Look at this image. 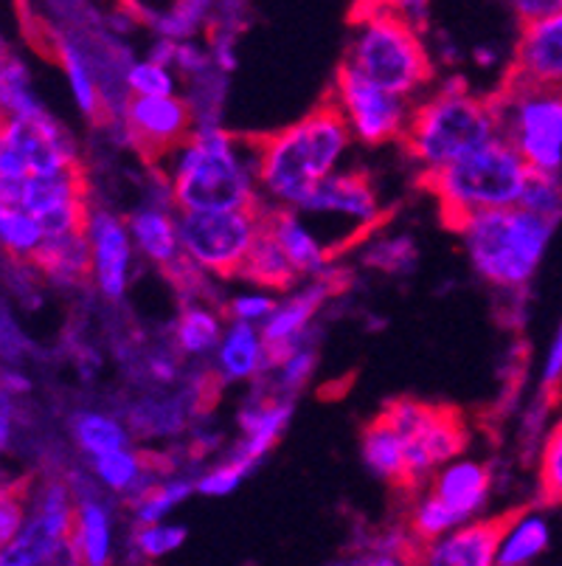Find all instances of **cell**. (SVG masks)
<instances>
[{"label": "cell", "mask_w": 562, "mask_h": 566, "mask_svg": "<svg viewBox=\"0 0 562 566\" xmlns=\"http://www.w3.org/2000/svg\"><path fill=\"white\" fill-rule=\"evenodd\" d=\"M549 544L551 524L545 513L534 511V507L515 513V516L501 518L495 566H534L545 555Z\"/></svg>", "instance_id": "d4e9b609"}, {"label": "cell", "mask_w": 562, "mask_h": 566, "mask_svg": "<svg viewBox=\"0 0 562 566\" xmlns=\"http://www.w3.org/2000/svg\"><path fill=\"white\" fill-rule=\"evenodd\" d=\"M209 54H211V63L220 74H231L240 63V56H236V43L229 38V34H211V43H209Z\"/></svg>", "instance_id": "7dc6e473"}, {"label": "cell", "mask_w": 562, "mask_h": 566, "mask_svg": "<svg viewBox=\"0 0 562 566\" xmlns=\"http://www.w3.org/2000/svg\"><path fill=\"white\" fill-rule=\"evenodd\" d=\"M347 566H416L414 558L409 553H400V549H378V553H369L363 558H354Z\"/></svg>", "instance_id": "681fc988"}, {"label": "cell", "mask_w": 562, "mask_h": 566, "mask_svg": "<svg viewBox=\"0 0 562 566\" xmlns=\"http://www.w3.org/2000/svg\"><path fill=\"white\" fill-rule=\"evenodd\" d=\"M296 212L307 218V223L332 251L335 245L352 243L354 237L374 229L383 214V203L374 184L363 172L343 167L309 195Z\"/></svg>", "instance_id": "30bf717a"}, {"label": "cell", "mask_w": 562, "mask_h": 566, "mask_svg": "<svg viewBox=\"0 0 562 566\" xmlns=\"http://www.w3.org/2000/svg\"><path fill=\"white\" fill-rule=\"evenodd\" d=\"M0 209H23V181L0 178Z\"/></svg>", "instance_id": "816d5d0a"}, {"label": "cell", "mask_w": 562, "mask_h": 566, "mask_svg": "<svg viewBox=\"0 0 562 566\" xmlns=\"http://www.w3.org/2000/svg\"><path fill=\"white\" fill-rule=\"evenodd\" d=\"M509 76L529 85L562 91V9L538 23L520 25Z\"/></svg>", "instance_id": "2e32d148"}, {"label": "cell", "mask_w": 562, "mask_h": 566, "mask_svg": "<svg viewBox=\"0 0 562 566\" xmlns=\"http://www.w3.org/2000/svg\"><path fill=\"white\" fill-rule=\"evenodd\" d=\"M383 417L405 440V465H409L405 485L409 488H427L436 471L464 457L467 429L456 411L420 403V400H394L385 406Z\"/></svg>", "instance_id": "9c48e42d"}, {"label": "cell", "mask_w": 562, "mask_h": 566, "mask_svg": "<svg viewBox=\"0 0 562 566\" xmlns=\"http://www.w3.org/2000/svg\"><path fill=\"white\" fill-rule=\"evenodd\" d=\"M240 280L247 282L251 287H262V291H287L298 282L296 268L290 265V260L285 256V251L278 249V243L267 234V229L262 231L256 245L247 254L245 265L240 271Z\"/></svg>", "instance_id": "4dcf8cb0"}, {"label": "cell", "mask_w": 562, "mask_h": 566, "mask_svg": "<svg viewBox=\"0 0 562 566\" xmlns=\"http://www.w3.org/2000/svg\"><path fill=\"white\" fill-rule=\"evenodd\" d=\"M180 249L183 260L205 276H240L247 254L265 231V209H240V212L180 214Z\"/></svg>", "instance_id": "ba28073f"}, {"label": "cell", "mask_w": 562, "mask_h": 566, "mask_svg": "<svg viewBox=\"0 0 562 566\" xmlns=\"http://www.w3.org/2000/svg\"><path fill=\"white\" fill-rule=\"evenodd\" d=\"M23 209L38 220L45 240L85 234L91 203L82 167L56 175H31L23 181Z\"/></svg>", "instance_id": "5bb4252c"}, {"label": "cell", "mask_w": 562, "mask_h": 566, "mask_svg": "<svg viewBox=\"0 0 562 566\" xmlns=\"http://www.w3.org/2000/svg\"><path fill=\"white\" fill-rule=\"evenodd\" d=\"M352 142V133L329 102L285 130L256 138L262 206L301 209L309 195L343 169Z\"/></svg>", "instance_id": "7a4b0ae2"}, {"label": "cell", "mask_w": 562, "mask_h": 566, "mask_svg": "<svg viewBox=\"0 0 562 566\" xmlns=\"http://www.w3.org/2000/svg\"><path fill=\"white\" fill-rule=\"evenodd\" d=\"M149 375H152L155 380H161V384H172L174 378H178V361H174V355L169 353H155L152 358H149Z\"/></svg>", "instance_id": "f907efd6"}, {"label": "cell", "mask_w": 562, "mask_h": 566, "mask_svg": "<svg viewBox=\"0 0 562 566\" xmlns=\"http://www.w3.org/2000/svg\"><path fill=\"white\" fill-rule=\"evenodd\" d=\"M538 488L545 504H562V415L549 426L540 442Z\"/></svg>", "instance_id": "ab89813d"}, {"label": "cell", "mask_w": 562, "mask_h": 566, "mask_svg": "<svg viewBox=\"0 0 562 566\" xmlns=\"http://www.w3.org/2000/svg\"><path fill=\"white\" fill-rule=\"evenodd\" d=\"M560 9L562 0H518V3H512V12L520 25L538 23V20L549 18V14L560 12Z\"/></svg>", "instance_id": "c3c4849f"}, {"label": "cell", "mask_w": 562, "mask_h": 566, "mask_svg": "<svg viewBox=\"0 0 562 566\" xmlns=\"http://www.w3.org/2000/svg\"><path fill=\"white\" fill-rule=\"evenodd\" d=\"M520 209L532 212L534 218L545 220L551 226H560L562 220V178L560 175H534L526 184V192L520 198Z\"/></svg>", "instance_id": "60d3db41"}, {"label": "cell", "mask_w": 562, "mask_h": 566, "mask_svg": "<svg viewBox=\"0 0 562 566\" xmlns=\"http://www.w3.org/2000/svg\"><path fill=\"white\" fill-rule=\"evenodd\" d=\"M127 229H130L136 254L158 268L172 271L183 260L178 229V209L172 198L149 200L127 214Z\"/></svg>", "instance_id": "44dd1931"}, {"label": "cell", "mask_w": 562, "mask_h": 566, "mask_svg": "<svg viewBox=\"0 0 562 566\" xmlns=\"http://www.w3.org/2000/svg\"><path fill=\"white\" fill-rule=\"evenodd\" d=\"M271 369V349L259 327L231 324L214 353V373L225 384H247V380L267 378Z\"/></svg>", "instance_id": "603a6c76"}, {"label": "cell", "mask_w": 562, "mask_h": 566, "mask_svg": "<svg viewBox=\"0 0 562 566\" xmlns=\"http://www.w3.org/2000/svg\"><path fill=\"white\" fill-rule=\"evenodd\" d=\"M149 18H144L147 23H152L155 34L161 40H172V43H185V40H194L198 32L211 20L214 7L211 3H174V7L147 9Z\"/></svg>", "instance_id": "e575fe53"}, {"label": "cell", "mask_w": 562, "mask_h": 566, "mask_svg": "<svg viewBox=\"0 0 562 566\" xmlns=\"http://www.w3.org/2000/svg\"><path fill=\"white\" fill-rule=\"evenodd\" d=\"M71 544L79 553L82 566H110L116 555V518L110 504L96 493L76 496V516Z\"/></svg>", "instance_id": "cb8c5ba5"}, {"label": "cell", "mask_w": 562, "mask_h": 566, "mask_svg": "<svg viewBox=\"0 0 562 566\" xmlns=\"http://www.w3.org/2000/svg\"><path fill=\"white\" fill-rule=\"evenodd\" d=\"M113 122H118L130 147L155 161H163L194 133V113L183 94L161 96V99L130 96Z\"/></svg>", "instance_id": "4fadbf2b"}, {"label": "cell", "mask_w": 562, "mask_h": 566, "mask_svg": "<svg viewBox=\"0 0 562 566\" xmlns=\"http://www.w3.org/2000/svg\"><path fill=\"white\" fill-rule=\"evenodd\" d=\"M293 398L276 395L267 389L262 398H247V403L236 411V426H240V442H236L234 457L256 468L262 457L276 449V442L285 434L293 417Z\"/></svg>", "instance_id": "ffe728a7"}, {"label": "cell", "mask_w": 562, "mask_h": 566, "mask_svg": "<svg viewBox=\"0 0 562 566\" xmlns=\"http://www.w3.org/2000/svg\"><path fill=\"white\" fill-rule=\"evenodd\" d=\"M501 518H476L414 549L416 566H495Z\"/></svg>", "instance_id": "e0dca14e"}, {"label": "cell", "mask_w": 562, "mask_h": 566, "mask_svg": "<svg viewBox=\"0 0 562 566\" xmlns=\"http://www.w3.org/2000/svg\"><path fill=\"white\" fill-rule=\"evenodd\" d=\"M124 87L127 96L136 99H161V96H178L180 94V76L172 69L152 60H132L127 74H124Z\"/></svg>", "instance_id": "f35d334b"}, {"label": "cell", "mask_w": 562, "mask_h": 566, "mask_svg": "<svg viewBox=\"0 0 562 566\" xmlns=\"http://www.w3.org/2000/svg\"><path fill=\"white\" fill-rule=\"evenodd\" d=\"M43 105L31 94L29 69L18 56L0 54V116L9 118H38L43 116Z\"/></svg>", "instance_id": "836d02e7"}, {"label": "cell", "mask_w": 562, "mask_h": 566, "mask_svg": "<svg viewBox=\"0 0 562 566\" xmlns=\"http://www.w3.org/2000/svg\"><path fill=\"white\" fill-rule=\"evenodd\" d=\"M85 237L91 249V282L105 300H124L138 256L127 220L110 209H91Z\"/></svg>", "instance_id": "9a60e30c"}, {"label": "cell", "mask_w": 562, "mask_h": 566, "mask_svg": "<svg viewBox=\"0 0 562 566\" xmlns=\"http://www.w3.org/2000/svg\"><path fill=\"white\" fill-rule=\"evenodd\" d=\"M198 493V485L189 476L169 473V476H152L136 496L130 499V511L136 524H158L169 522L180 504Z\"/></svg>", "instance_id": "f1b7e54d"}, {"label": "cell", "mask_w": 562, "mask_h": 566, "mask_svg": "<svg viewBox=\"0 0 562 566\" xmlns=\"http://www.w3.org/2000/svg\"><path fill=\"white\" fill-rule=\"evenodd\" d=\"M185 544V527L178 522H158V524H138L132 533V547L141 558L161 560L167 555L178 553Z\"/></svg>", "instance_id": "b9f144b4"}, {"label": "cell", "mask_w": 562, "mask_h": 566, "mask_svg": "<svg viewBox=\"0 0 562 566\" xmlns=\"http://www.w3.org/2000/svg\"><path fill=\"white\" fill-rule=\"evenodd\" d=\"M329 287L332 285L321 276V280H309L304 287L290 291L285 300H278L276 311L262 327V336H265L267 349H271V361L278 355L290 353L298 344L309 342V327H312L318 311L327 302Z\"/></svg>", "instance_id": "d6986e66"}, {"label": "cell", "mask_w": 562, "mask_h": 566, "mask_svg": "<svg viewBox=\"0 0 562 566\" xmlns=\"http://www.w3.org/2000/svg\"><path fill=\"white\" fill-rule=\"evenodd\" d=\"M71 431H74L76 446L91 460L118 449H130V426H124L116 415H107V411H76Z\"/></svg>", "instance_id": "d6a6232c"}, {"label": "cell", "mask_w": 562, "mask_h": 566, "mask_svg": "<svg viewBox=\"0 0 562 566\" xmlns=\"http://www.w3.org/2000/svg\"><path fill=\"white\" fill-rule=\"evenodd\" d=\"M329 105L343 118L354 142L378 147V144L405 138L416 102L402 99V96L360 76L358 71L340 65L332 94H329Z\"/></svg>", "instance_id": "8fae6325"}, {"label": "cell", "mask_w": 562, "mask_h": 566, "mask_svg": "<svg viewBox=\"0 0 562 566\" xmlns=\"http://www.w3.org/2000/svg\"><path fill=\"white\" fill-rule=\"evenodd\" d=\"M529 178L532 169L526 167L523 158L507 142L495 138L473 156L425 178V184L439 200L442 218L458 229L478 214L520 206Z\"/></svg>", "instance_id": "8992f818"}, {"label": "cell", "mask_w": 562, "mask_h": 566, "mask_svg": "<svg viewBox=\"0 0 562 566\" xmlns=\"http://www.w3.org/2000/svg\"><path fill=\"white\" fill-rule=\"evenodd\" d=\"M51 43H54V54L60 60L62 71L68 76L71 94H74L79 111L87 118H105V99H102V87L96 82V74H93L91 56L82 51V45H76L68 38H56Z\"/></svg>", "instance_id": "f546056e"}, {"label": "cell", "mask_w": 562, "mask_h": 566, "mask_svg": "<svg viewBox=\"0 0 562 566\" xmlns=\"http://www.w3.org/2000/svg\"><path fill=\"white\" fill-rule=\"evenodd\" d=\"M498 138L492 99L473 94L467 82H442L414 105L405 147L425 178L439 175Z\"/></svg>", "instance_id": "3957f363"}, {"label": "cell", "mask_w": 562, "mask_h": 566, "mask_svg": "<svg viewBox=\"0 0 562 566\" xmlns=\"http://www.w3.org/2000/svg\"><path fill=\"white\" fill-rule=\"evenodd\" d=\"M498 138L507 142L534 175L562 178V91L509 76L492 96Z\"/></svg>", "instance_id": "52a82bcc"}, {"label": "cell", "mask_w": 562, "mask_h": 566, "mask_svg": "<svg viewBox=\"0 0 562 566\" xmlns=\"http://www.w3.org/2000/svg\"><path fill=\"white\" fill-rule=\"evenodd\" d=\"M225 313L209 302H189L174 322V349L185 358H214L216 347L225 336Z\"/></svg>", "instance_id": "484cf974"}, {"label": "cell", "mask_w": 562, "mask_h": 566, "mask_svg": "<svg viewBox=\"0 0 562 566\" xmlns=\"http://www.w3.org/2000/svg\"><path fill=\"white\" fill-rule=\"evenodd\" d=\"M31 511V491L29 480L9 482L0 491V553L23 533Z\"/></svg>", "instance_id": "ee69618b"}, {"label": "cell", "mask_w": 562, "mask_h": 566, "mask_svg": "<svg viewBox=\"0 0 562 566\" xmlns=\"http://www.w3.org/2000/svg\"><path fill=\"white\" fill-rule=\"evenodd\" d=\"M12 411H0V449H7L12 440Z\"/></svg>", "instance_id": "f5cc1de1"}, {"label": "cell", "mask_w": 562, "mask_h": 566, "mask_svg": "<svg viewBox=\"0 0 562 566\" xmlns=\"http://www.w3.org/2000/svg\"><path fill=\"white\" fill-rule=\"evenodd\" d=\"M251 471H254V468L247 465V462H242L240 457L231 454L229 460L205 468L198 480H194V485H198L200 496L225 499V496H231L234 491H240V485L247 480V476H251Z\"/></svg>", "instance_id": "f6af8a7d"}, {"label": "cell", "mask_w": 562, "mask_h": 566, "mask_svg": "<svg viewBox=\"0 0 562 566\" xmlns=\"http://www.w3.org/2000/svg\"><path fill=\"white\" fill-rule=\"evenodd\" d=\"M76 496L65 482H45L31 491V511L23 533L0 553V566H49L62 544L71 542Z\"/></svg>", "instance_id": "7c38bea8"}, {"label": "cell", "mask_w": 562, "mask_h": 566, "mask_svg": "<svg viewBox=\"0 0 562 566\" xmlns=\"http://www.w3.org/2000/svg\"><path fill=\"white\" fill-rule=\"evenodd\" d=\"M265 229L276 240L278 249L285 251L290 265L296 268L298 280H321L327 274L332 251L327 249V243L301 212H296V209H265Z\"/></svg>", "instance_id": "7402d4cb"}, {"label": "cell", "mask_w": 562, "mask_h": 566, "mask_svg": "<svg viewBox=\"0 0 562 566\" xmlns=\"http://www.w3.org/2000/svg\"><path fill=\"white\" fill-rule=\"evenodd\" d=\"M427 491L462 524L476 522V518H484L481 513L487 511V502L492 496V468L473 457H458L436 471V476L427 482Z\"/></svg>", "instance_id": "ac0fdd59"}, {"label": "cell", "mask_w": 562, "mask_h": 566, "mask_svg": "<svg viewBox=\"0 0 562 566\" xmlns=\"http://www.w3.org/2000/svg\"><path fill=\"white\" fill-rule=\"evenodd\" d=\"M318 355L312 349V344H298L290 353L273 358L271 369H267V378H271V392L285 395L293 398L296 392H301L304 386L309 384L312 373H316Z\"/></svg>", "instance_id": "8d00e7d4"}, {"label": "cell", "mask_w": 562, "mask_h": 566, "mask_svg": "<svg viewBox=\"0 0 562 566\" xmlns=\"http://www.w3.org/2000/svg\"><path fill=\"white\" fill-rule=\"evenodd\" d=\"M462 249L473 271L498 291H523L540 271L556 226L520 206L487 212L458 226Z\"/></svg>", "instance_id": "5b68a950"}, {"label": "cell", "mask_w": 562, "mask_h": 566, "mask_svg": "<svg viewBox=\"0 0 562 566\" xmlns=\"http://www.w3.org/2000/svg\"><path fill=\"white\" fill-rule=\"evenodd\" d=\"M31 265L38 268L40 274L60 287H79L82 282L91 280V249H87V237H56L45 240L43 249L34 254Z\"/></svg>", "instance_id": "4316f807"}, {"label": "cell", "mask_w": 562, "mask_h": 566, "mask_svg": "<svg viewBox=\"0 0 562 566\" xmlns=\"http://www.w3.org/2000/svg\"><path fill=\"white\" fill-rule=\"evenodd\" d=\"M158 164L180 214L240 212L262 206L256 138H236L223 125L194 127L192 136Z\"/></svg>", "instance_id": "6da1fadb"}, {"label": "cell", "mask_w": 562, "mask_h": 566, "mask_svg": "<svg viewBox=\"0 0 562 566\" xmlns=\"http://www.w3.org/2000/svg\"><path fill=\"white\" fill-rule=\"evenodd\" d=\"M278 305V296L271 291H262V287H247V291L231 293L229 302H225V318L231 324H247V327H265L267 318L273 316Z\"/></svg>", "instance_id": "7bdbcfd3"}, {"label": "cell", "mask_w": 562, "mask_h": 566, "mask_svg": "<svg viewBox=\"0 0 562 566\" xmlns=\"http://www.w3.org/2000/svg\"><path fill=\"white\" fill-rule=\"evenodd\" d=\"M343 65L411 102L425 94L436 74L422 29L389 3H371L354 12Z\"/></svg>", "instance_id": "277c9868"}, {"label": "cell", "mask_w": 562, "mask_h": 566, "mask_svg": "<svg viewBox=\"0 0 562 566\" xmlns=\"http://www.w3.org/2000/svg\"><path fill=\"white\" fill-rule=\"evenodd\" d=\"M93 480L99 482L102 488H107L110 493H121V496L132 499L155 473L149 471L147 460L138 449H118L110 454H102L96 460H91Z\"/></svg>", "instance_id": "1f68e13d"}, {"label": "cell", "mask_w": 562, "mask_h": 566, "mask_svg": "<svg viewBox=\"0 0 562 566\" xmlns=\"http://www.w3.org/2000/svg\"><path fill=\"white\" fill-rule=\"evenodd\" d=\"M456 527H462L456 516L447 511L439 499L433 496L427 488H422V493H416V499L409 507V538L420 547V544H431L442 535L453 533Z\"/></svg>", "instance_id": "d590c367"}, {"label": "cell", "mask_w": 562, "mask_h": 566, "mask_svg": "<svg viewBox=\"0 0 562 566\" xmlns=\"http://www.w3.org/2000/svg\"><path fill=\"white\" fill-rule=\"evenodd\" d=\"M9 485V482H3V480H0V491H3V488H7Z\"/></svg>", "instance_id": "11a10c76"}, {"label": "cell", "mask_w": 562, "mask_h": 566, "mask_svg": "<svg viewBox=\"0 0 562 566\" xmlns=\"http://www.w3.org/2000/svg\"><path fill=\"white\" fill-rule=\"evenodd\" d=\"M540 386L543 389H560L562 386V322L556 324L554 336H551L549 347L543 355V367H540Z\"/></svg>", "instance_id": "bcb514c9"}, {"label": "cell", "mask_w": 562, "mask_h": 566, "mask_svg": "<svg viewBox=\"0 0 562 566\" xmlns=\"http://www.w3.org/2000/svg\"><path fill=\"white\" fill-rule=\"evenodd\" d=\"M0 54H7V43H3V34H0Z\"/></svg>", "instance_id": "db71d44e"}, {"label": "cell", "mask_w": 562, "mask_h": 566, "mask_svg": "<svg viewBox=\"0 0 562 566\" xmlns=\"http://www.w3.org/2000/svg\"><path fill=\"white\" fill-rule=\"evenodd\" d=\"M45 234L40 223L25 209H0V245L9 256L20 262H31L43 249Z\"/></svg>", "instance_id": "74e56055"}, {"label": "cell", "mask_w": 562, "mask_h": 566, "mask_svg": "<svg viewBox=\"0 0 562 566\" xmlns=\"http://www.w3.org/2000/svg\"><path fill=\"white\" fill-rule=\"evenodd\" d=\"M360 454H363L365 468L374 476H380L385 482H394V485H405V476H409L405 440H402L400 431L383 415L365 426L363 440H360Z\"/></svg>", "instance_id": "83f0119b"}]
</instances>
